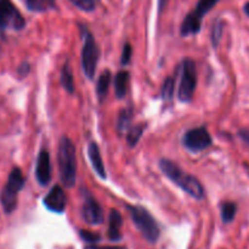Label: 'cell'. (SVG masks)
Listing matches in <instances>:
<instances>
[{"label": "cell", "instance_id": "cell-1", "mask_svg": "<svg viewBox=\"0 0 249 249\" xmlns=\"http://www.w3.org/2000/svg\"><path fill=\"white\" fill-rule=\"evenodd\" d=\"M160 168L163 174L174 182L177 186L184 190L187 195L194 197L195 199H202L204 197V189L198 181V179L185 173L179 165L169 160H160Z\"/></svg>", "mask_w": 249, "mask_h": 249}, {"label": "cell", "instance_id": "cell-2", "mask_svg": "<svg viewBox=\"0 0 249 249\" xmlns=\"http://www.w3.org/2000/svg\"><path fill=\"white\" fill-rule=\"evenodd\" d=\"M58 169L63 186H74L77 180V157L74 145L67 136H62L58 145Z\"/></svg>", "mask_w": 249, "mask_h": 249}, {"label": "cell", "instance_id": "cell-3", "mask_svg": "<svg viewBox=\"0 0 249 249\" xmlns=\"http://www.w3.org/2000/svg\"><path fill=\"white\" fill-rule=\"evenodd\" d=\"M24 184H26V179L22 174V170L17 167L14 168L0 194V203L6 214H11L16 209L18 192L23 189Z\"/></svg>", "mask_w": 249, "mask_h": 249}, {"label": "cell", "instance_id": "cell-4", "mask_svg": "<svg viewBox=\"0 0 249 249\" xmlns=\"http://www.w3.org/2000/svg\"><path fill=\"white\" fill-rule=\"evenodd\" d=\"M130 218L136 228L139 229L146 241L150 243H156L160 238V230L157 221L145 208L139 206H126Z\"/></svg>", "mask_w": 249, "mask_h": 249}, {"label": "cell", "instance_id": "cell-5", "mask_svg": "<svg viewBox=\"0 0 249 249\" xmlns=\"http://www.w3.org/2000/svg\"><path fill=\"white\" fill-rule=\"evenodd\" d=\"M80 31H82L83 40H84L82 49V67L83 71H84V74L89 79H94L96 66L100 57V49L97 46L96 41H95V38L88 31L87 27L80 26Z\"/></svg>", "mask_w": 249, "mask_h": 249}, {"label": "cell", "instance_id": "cell-6", "mask_svg": "<svg viewBox=\"0 0 249 249\" xmlns=\"http://www.w3.org/2000/svg\"><path fill=\"white\" fill-rule=\"evenodd\" d=\"M218 1L219 0H199L196 9L190 12L181 23L180 34L182 36H189L198 33L201 31L203 17L218 4Z\"/></svg>", "mask_w": 249, "mask_h": 249}, {"label": "cell", "instance_id": "cell-7", "mask_svg": "<svg viewBox=\"0 0 249 249\" xmlns=\"http://www.w3.org/2000/svg\"><path fill=\"white\" fill-rule=\"evenodd\" d=\"M197 87V70L195 61L185 58L181 66V79L179 85V100L182 102H190L194 97Z\"/></svg>", "mask_w": 249, "mask_h": 249}, {"label": "cell", "instance_id": "cell-8", "mask_svg": "<svg viewBox=\"0 0 249 249\" xmlns=\"http://www.w3.org/2000/svg\"><path fill=\"white\" fill-rule=\"evenodd\" d=\"M26 24L23 16L10 0H0V31H19Z\"/></svg>", "mask_w": 249, "mask_h": 249}, {"label": "cell", "instance_id": "cell-9", "mask_svg": "<svg viewBox=\"0 0 249 249\" xmlns=\"http://www.w3.org/2000/svg\"><path fill=\"white\" fill-rule=\"evenodd\" d=\"M212 143H213L212 136L209 135L208 130L204 126L190 129L182 138V145L192 153L202 152L211 147Z\"/></svg>", "mask_w": 249, "mask_h": 249}, {"label": "cell", "instance_id": "cell-10", "mask_svg": "<svg viewBox=\"0 0 249 249\" xmlns=\"http://www.w3.org/2000/svg\"><path fill=\"white\" fill-rule=\"evenodd\" d=\"M82 216L90 225H99L104 221V213L96 199L89 194H85L82 207Z\"/></svg>", "mask_w": 249, "mask_h": 249}, {"label": "cell", "instance_id": "cell-11", "mask_svg": "<svg viewBox=\"0 0 249 249\" xmlns=\"http://www.w3.org/2000/svg\"><path fill=\"white\" fill-rule=\"evenodd\" d=\"M44 206L53 213H63L67 206V197L62 187L56 185L50 190L48 195L44 197Z\"/></svg>", "mask_w": 249, "mask_h": 249}, {"label": "cell", "instance_id": "cell-12", "mask_svg": "<svg viewBox=\"0 0 249 249\" xmlns=\"http://www.w3.org/2000/svg\"><path fill=\"white\" fill-rule=\"evenodd\" d=\"M36 181L41 186H46L51 180V163L50 155L46 150H41L36 158Z\"/></svg>", "mask_w": 249, "mask_h": 249}, {"label": "cell", "instance_id": "cell-13", "mask_svg": "<svg viewBox=\"0 0 249 249\" xmlns=\"http://www.w3.org/2000/svg\"><path fill=\"white\" fill-rule=\"evenodd\" d=\"M88 153H89L90 162H91L95 173H96L101 179H106V169H105L101 153H100V148L96 142H90L89 147H88Z\"/></svg>", "mask_w": 249, "mask_h": 249}, {"label": "cell", "instance_id": "cell-14", "mask_svg": "<svg viewBox=\"0 0 249 249\" xmlns=\"http://www.w3.org/2000/svg\"><path fill=\"white\" fill-rule=\"evenodd\" d=\"M123 225V219H122L121 213L116 209H112L109 213L108 219V237L111 241H121L122 240V233L121 228Z\"/></svg>", "mask_w": 249, "mask_h": 249}, {"label": "cell", "instance_id": "cell-15", "mask_svg": "<svg viewBox=\"0 0 249 249\" xmlns=\"http://www.w3.org/2000/svg\"><path fill=\"white\" fill-rule=\"evenodd\" d=\"M129 82H130V75L126 71H121L114 77V92H116L117 99H124L129 89Z\"/></svg>", "mask_w": 249, "mask_h": 249}, {"label": "cell", "instance_id": "cell-16", "mask_svg": "<svg viewBox=\"0 0 249 249\" xmlns=\"http://www.w3.org/2000/svg\"><path fill=\"white\" fill-rule=\"evenodd\" d=\"M109 84H111V72L106 70L101 73L96 84V94L100 102H104V100L106 99L107 92H108L109 89Z\"/></svg>", "mask_w": 249, "mask_h": 249}, {"label": "cell", "instance_id": "cell-17", "mask_svg": "<svg viewBox=\"0 0 249 249\" xmlns=\"http://www.w3.org/2000/svg\"><path fill=\"white\" fill-rule=\"evenodd\" d=\"M26 5L33 12H46L55 9V0H26Z\"/></svg>", "mask_w": 249, "mask_h": 249}, {"label": "cell", "instance_id": "cell-18", "mask_svg": "<svg viewBox=\"0 0 249 249\" xmlns=\"http://www.w3.org/2000/svg\"><path fill=\"white\" fill-rule=\"evenodd\" d=\"M61 84L67 92H70V94L74 92V78H73L72 70H71V66L68 63H65L62 72H61Z\"/></svg>", "mask_w": 249, "mask_h": 249}, {"label": "cell", "instance_id": "cell-19", "mask_svg": "<svg viewBox=\"0 0 249 249\" xmlns=\"http://www.w3.org/2000/svg\"><path fill=\"white\" fill-rule=\"evenodd\" d=\"M174 89H175V78L174 77H168L167 79L163 82L162 90H160V97L163 101L169 102L173 100L174 96Z\"/></svg>", "mask_w": 249, "mask_h": 249}, {"label": "cell", "instance_id": "cell-20", "mask_svg": "<svg viewBox=\"0 0 249 249\" xmlns=\"http://www.w3.org/2000/svg\"><path fill=\"white\" fill-rule=\"evenodd\" d=\"M221 211V219L225 224L231 223L233 221L236 215V212H237V206L232 202H224L220 207Z\"/></svg>", "mask_w": 249, "mask_h": 249}, {"label": "cell", "instance_id": "cell-21", "mask_svg": "<svg viewBox=\"0 0 249 249\" xmlns=\"http://www.w3.org/2000/svg\"><path fill=\"white\" fill-rule=\"evenodd\" d=\"M143 129H145V125H143L142 123L136 124L133 128H130L128 135H126V141H128L130 147H134V146L138 143V141L140 140L141 136H142L143 134Z\"/></svg>", "mask_w": 249, "mask_h": 249}, {"label": "cell", "instance_id": "cell-22", "mask_svg": "<svg viewBox=\"0 0 249 249\" xmlns=\"http://www.w3.org/2000/svg\"><path fill=\"white\" fill-rule=\"evenodd\" d=\"M131 117H133V111H131V108L123 109V111L121 112L118 124H117V129H118L119 133H124V131L129 128V125H130L131 123Z\"/></svg>", "mask_w": 249, "mask_h": 249}, {"label": "cell", "instance_id": "cell-23", "mask_svg": "<svg viewBox=\"0 0 249 249\" xmlns=\"http://www.w3.org/2000/svg\"><path fill=\"white\" fill-rule=\"evenodd\" d=\"M223 21L221 19H216L213 24V28H212V43H213L214 48L219 45V41H220L221 36H223Z\"/></svg>", "mask_w": 249, "mask_h": 249}, {"label": "cell", "instance_id": "cell-24", "mask_svg": "<svg viewBox=\"0 0 249 249\" xmlns=\"http://www.w3.org/2000/svg\"><path fill=\"white\" fill-rule=\"evenodd\" d=\"M78 9L83 10V11L90 12L92 10H95L96 4L99 0H71Z\"/></svg>", "mask_w": 249, "mask_h": 249}, {"label": "cell", "instance_id": "cell-25", "mask_svg": "<svg viewBox=\"0 0 249 249\" xmlns=\"http://www.w3.org/2000/svg\"><path fill=\"white\" fill-rule=\"evenodd\" d=\"M79 235H80V237L85 241V242L90 243V245H95V243L99 242V241L101 240L100 235H97V233H95V232H91V231L82 230L79 232Z\"/></svg>", "mask_w": 249, "mask_h": 249}, {"label": "cell", "instance_id": "cell-26", "mask_svg": "<svg viewBox=\"0 0 249 249\" xmlns=\"http://www.w3.org/2000/svg\"><path fill=\"white\" fill-rule=\"evenodd\" d=\"M131 53H133V49H131L130 44L125 43L123 46V51H122V57H121L122 66L128 65L129 61H130L131 58Z\"/></svg>", "mask_w": 249, "mask_h": 249}, {"label": "cell", "instance_id": "cell-27", "mask_svg": "<svg viewBox=\"0 0 249 249\" xmlns=\"http://www.w3.org/2000/svg\"><path fill=\"white\" fill-rule=\"evenodd\" d=\"M238 135H240V138L242 139L245 142H247L249 145V129H242V130H240Z\"/></svg>", "mask_w": 249, "mask_h": 249}, {"label": "cell", "instance_id": "cell-28", "mask_svg": "<svg viewBox=\"0 0 249 249\" xmlns=\"http://www.w3.org/2000/svg\"><path fill=\"white\" fill-rule=\"evenodd\" d=\"M29 72V65L28 63H22L18 68L19 75H27V73Z\"/></svg>", "mask_w": 249, "mask_h": 249}, {"label": "cell", "instance_id": "cell-29", "mask_svg": "<svg viewBox=\"0 0 249 249\" xmlns=\"http://www.w3.org/2000/svg\"><path fill=\"white\" fill-rule=\"evenodd\" d=\"M243 10H245L246 15H247V16L249 17V2H247V4L245 5V7H243Z\"/></svg>", "mask_w": 249, "mask_h": 249}, {"label": "cell", "instance_id": "cell-30", "mask_svg": "<svg viewBox=\"0 0 249 249\" xmlns=\"http://www.w3.org/2000/svg\"><path fill=\"white\" fill-rule=\"evenodd\" d=\"M84 249H102V248L97 247V246H95V245H89V246H87Z\"/></svg>", "mask_w": 249, "mask_h": 249}, {"label": "cell", "instance_id": "cell-31", "mask_svg": "<svg viewBox=\"0 0 249 249\" xmlns=\"http://www.w3.org/2000/svg\"><path fill=\"white\" fill-rule=\"evenodd\" d=\"M104 249H126L125 247H118V246H113V247H106Z\"/></svg>", "mask_w": 249, "mask_h": 249}, {"label": "cell", "instance_id": "cell-32", "mask_svg": "<svg viewBox=\"0 0 249 249\" xmlns=\"http://www.w3.org/2000/svg\"><path fill=\"white\" fill-rule=\"evenodd\" d=\"M0 53H1V49H0Z\"/></svg>", "mask_w": 249, "mask_h": 249}]
</instances>
